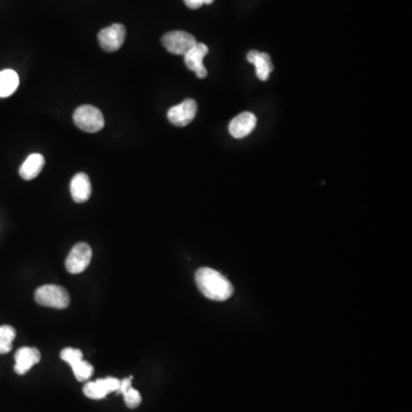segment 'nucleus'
I'll list each match as a JSON object with an SVG mask.
<instances>
[{
	"label": "nucleus",
	"instance_id": "1",
	"mask_svg": "<svg viewBox=\"0 0 412 412\" xmlns=\"http://www.w3.org/2000/svg\"><path fill=\"white\" fill-rule=\"evenodd\" d=\"M198 289L205 297L215 301H224L233 296L234 287L231 282L212 268L204 267L198 269L195 275Z\"/></svg>",
	"mask_w": 412,
	"mask_h": 412
},
{
	"label": "nucleus",
	"instance_id": "2",
	"mask_svg": "<svg viewBox=\"0 0 412 412\" xmlns=\"http://www.w3.org/2000/svg\"><path fill=\"white\" fill-rule=\"evenodd\" d=\"M35 301L40 306L64 310L69 306L70 297L64 287L55 284H47L37 289Z\"/></svg>",
	"mask_w": 412,
	"mask_h": 412
},
{
	"label": "nucleus",
	"instance_id": "3",
	"mask_svg": "<svg viewBox=\"0 0 412 412\" xmlns=\"http://www.w3.org/2000/svg\"><path fill=\"white\" fill-rule=\"evenodd\" d=\"M73 123L84 132H99L105 126L102 112L93 106H80L73 112Z\"/></svg>",
	"mask_w": 412,
	"mask_h": 412
},
{
	"label": "nucleus",
	"instance_id": "4",
	"mask_svg": "<svg viewBox=\"0 0 412 412\" xmlns=\"http://www.w3.org/2000/svg\"><path fill=\"white\" fill-rule=\"evenodd\" d=\"M162 44L170 53L185 55L197 44L195 37L186 31H171L162 37Z\"/></svg>",
	"mask_w": 412,
	"mask_h": 412
},
{
	"label": "nucleus",
	"instance_id": "5",
	"mask_svg": "<svg viewBox=\"0 0 412 412\" xmlns=\"http://www.w3.org/2000/svg\"><path fill=\"white\" fill-rule=\"evenodd\" d=\"M92 260V249L86 243H78L66 257V269L70 274H80L89 267Z\"/></svg>",
	"mask_w": 412,
	"mask_h": 412
},
{
	"label": "nucleus",
	"instance_id": "6",
	"mask_svg": "<svg viewBox=\"0 0 412 412\" xmlns=\"http://www.w3.org/2000/svg\"><path fill=\"white\" fill-rule=\"evenodd\" d=\"M126 29L123 24H112L105 28L98 35L100 46L108 53L118 51L125 42Z\"/></svg>",
	"mask_w": 412,
	"mask_h": 412
},
{
	"label": "nucleus",
	"instance_id": "7",
	"mask_svg": "<svg viewBox=\"0 0 412 412\" xmlns=\"http://www.w3.org/2000/svg\"><path fill=\"white\" fill-rule=\"evenodd\" d=\"M197 114V103L195 100L187 99L178 106L172 107L168 112V118L173 125L183 127L194 120Z\"/></svg>",
	"mask_w": 412,
	"mask_h": 412
},
{
	"label": "nucleus",
	"instance_id": "8",
	"mask_svg": "<svg viewBox=\"0 0 412 412\" xmlns=\"http://www.w3.org/2000/svg\"><path fill=\"white\" fill-rule=\"evenodd\" d=\"M120 380L117 378L108 377L105 379H98L96 382H89L84 386L82 392L89 399L102 400L106 397L109 393L117 392L119 388Z\"/></svg>",
	"mask_w": 412,
	"mask_h": 412
},
{
	"label": "nucleus",
	"instance_id": "9",
	"mask_svg": "<svg viewBox=\"0 0 412 412\" xmlns=\"http://www.w3.org/2000/svg\"><path fill=\"white\" fill-rule=\"evenodd\" d=\"M208 53V47L203 43H197L185 54L186 66L196 73L198 78L208 76V70L204 66L203 60Z\"/></svg>",
	"mask_w": 412,
	"mask_h": 412
},
{
	"label": "nucleus",
	"instance_id": "10",
	"mask_svg": "<svg viewBox=\"0 0 412 412\" xmlns=\"http://www.w3.org/2000/svg\"><path fill=\"white\" fill-rule=\"evenodd\" d=\"M39 350L35 347H22L15 354V366L14 370L17 375H26L35 364L40 362Z\"/></svg>",
	"mask_w": 412,
	"mask_h": 412
},
{
	"label": "nucleus",
	"instance_id": "11",
	"mask_svg": "<svg viewBox=\"0 0 412 412\" xmlns=\"http://www.w3.org/2000/svg\"><path fill=\"white\" fill-rule=\"evenodd\" d=\"M257 125V117L252 112H243L236 116L229 124V133L236 138L249 136Z\"/></svg>",
	"mask_w": 412,
	"mask_h": 412
},
{
	"label": "nucleus",
	"instance_id": "12",
	"mask_svg": "<svg viewBox=\"0 0 412 412\" xmlns=\"http://www.w3.org/2000/svg\"><path fill=\"white\" fill-rule=\"evenodd\" d=\"M70 192L76 203H85L89 201L92 194V186H91L89 175L85 173H78L75 175L70 183Z\"/></svg>",
	"mask_w": 412,
	"mask_h": 412
},
{
	"label": "nucleus",
	"instance_id": "13",
	"mask_svg": "<svg viewBox=\"0 0 412 412\" xmlns=\"http://www.w3.org/2000/svg\"><path fill=\"white\" fill-rule=\"evenodd\" d=\"M247 61L256 66V73L259 80H267L269 78L273 66H271V56L267 53L251 51L247 53Z\"/></svg>",
	"mask_w": 412,
	"mask_h": 412
},
{
	"label": "nucleus",
	"instance_id": "14",
	"mask_svg": "<svg viewBox=\"0 0 412 412\" xmlns=\"http://www.w3.org/2000/svg\"><path fill=\"white\" fill-rule=\"evenodd\" d=\"M45 164V159L40 154H31L28 159L21 165L20 175L24 180H33L40 174Z\"/></svg>",
	"mask_w": 412,
	"mask_h": 412
},
{
	"label": "nucleus",
	"instance_id": "15",
	"mask_svg": "<svg viewBox=\"0 0 412 412\" xmlns=\"http://www.w3.org/2000/svg\"><path fill=\"white\" fill-rule=\"evenodd\" d=\"M20 84V78L14 70L6 69L0 71V98L12 96Z\"/></svg>",
	"mask_w": 412,
	"mask_h": 412
},
{
	"label": "nucleus",
	"instance_id": "16",
	"mask_svg": "<svg viewBox=\"0 0 412 412\" xmlns=\"http://www.w3.org/2000/svg\"><path fill=\"white\" fill-rule=\"evenodd\" d=\"M15 337H17V331L13 327L10 325L0 327V354L10 353Z\"/></svg>",
	"mask_w": 412,
	"mask_h": 412
},
{
	"label": "nucleus",
	"instance_id": "17",
	"mask_svg": "<svg viewBox=\"0 0 412 412\" xmlns=\"http://www.w3.org/2000/svg\"><path fill=\"white\" fill-rule=\"evenodd\" d=\"M71 369H73V375H75L78 382L89 380L92 377L93 373H94V368H93L92 364L86 362L84 359H80V362L73 364Z\"/></svg>",
	"mask_w": 412,
	"mask_h": 412
},
{
	"label": "nucleus",
	"instance_id": "18",
	"mask_svg": "<svg viewBox=\"0 0 412 412\" xmlns=\"http://www.w3.org/2000/svg\"><path fill=\"white\" fill-rule=\"evenodd\" d=\"M124 400H125L126 406H129V409H134L136 406H140L141 403V394L133 388L132 386H129V388L122 392Z\"/></svg>",
	"mask_w": 412,
	"mask_h": 412
},
{
	"label": "nucleus",
	"instance_id": "19",
	"mask_svg": "<svg viewBox=\"0 0 412 412\" xmlns=\"http://www.w3.org/2000/svg\"><path fill=\"white\" fill-rule=\"evenodd\" d=\"M60 357H61V359H62L64 362L68 363V364H70V366H71L73 364H75V363L80 362V359H82V350L68 347V348H64V350L61 352Z\"/></svg>",
	"mask_w": 412,
	"mask_h": 412
},
{
	"label": "nucleus",
	"instance_id": "20",
	"mask_svg": "<svg viewBox=\"0 0 412 412\" xmlns=\"http://www.w3.org/2000/svg\"><path fill=\"white\" fill-rule=\"evenodd\" d=\"M183 1H185L186 5H187L189 8H192V10H197V8L203 6V5H211L215 0H183Z\"/></svg>",
	"mask_w": 412,
	"mask_h": 412
}]
</instances>
